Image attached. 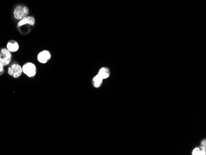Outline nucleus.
Masks as SVG:
<instances>
[{"instance_id":"nucleus-1","label":"nucleus","mask_w":206,"mask_h":155,"mask_svg":"<svg viewBox=\"0 0 206 155\" xmlns=\"http://www.w3.org/2000/svg\"><path fill=\"white\" fill-rule=\"evenodd\" d=\"M29 13V10L27 6H17L14 11V16L17 20H21L27 17Z\"/></svg>"},{"instance_id":"nucleus-2","label":"nucleus","mask_w":206,"mask_h":155,"mask_svg":"<svg viewBox=\"0 0 206 155\" xmlns=\"http://www.w3.org/2000/svg\"><path fill=\"white\" fill-rule=\"evenodd\" d=\"M36 66L31 63H26L22 67V72L30 77L35 76L36 74Z\"/></svg>"},{"instance_id":"nucleus-3","label":"nucleus","mask_w":206,"mask_h":155,"mask_svg":"<svg viewBox=\"0 0 206 155\" xmlns=\"http://www.w3.org/2000/svg\"><path fill=\"white\" fill-rule=\"evenodd\" d=\"M22 72V68L19 64H14L8 69V74L13 76L14 78H17L21 76Z\"/></svg>"},{"instance_id":"nucleus-4","label":"nucleus","mask_w":206,"mask_h":155,"mask_svg":"<svg viewBox=\"0 0 206 155\" xmlns=\"http://www.w3.org/2000/svg\"><path fill=\"white\" fill-rule=\"evenodd\" d=\"M51 54L48 51L44 50L40 52L38 55V60L40 63L42 64H44L47 63V61L50 60Z\"/></svg>"},{"instance_id":"nucleus-5","label":"nucleus","mask_w":206,"mask_h":155,"mask_svg":"<svg viewBox=\"0 0 206 155\" xmlns=\"http://www.w3.org/2000/svg\"><path fill=\"white\" fill-rule=\"evenodd\" d=\"M35 23V18L32 16H27L20 20V21L17 24V26H22L25 24H29L30 25H33Z\"/></svg>"},{"instance_id":"nucleus-6","label":"nucleus","mask_w":206,"mask_h":155,"mask_svg":"<svg viewBox=\"0 0 206 155\" xmlns=\"http://www.w3.org/2000/svg\"><path fill=\"white\" fill-rule=\"evenodd\" d=\"M19 46L17 41L12 40L8 43L7 44V49L10 52H16L19 49Z\"/></svg>"},{"instance_id":"nucleus-7","label":"nucleus","mask_w":206,"mask_h":155,"mask_svg":"<svg viewBox=\"0 0 206 155\" xmlns=\"http://www.w3.org/2000/svg\"><path fill=\"white\" fill-rule=\"evenodd\" d=\"M98 75L103 79H108L110 76V71L109 69L107 68H102L100 69L98 72Z\"/></svg>"},{"instance_id":"nucleus-8","label":"nucleus","mask_w":206,"mask_h":155,"mask_svg":"<svg viewBox=\"0 0 206 155\" xmlns=\"http://www.w3.org/2000/svg\"><path fill=\"white\" fill-rule=\"evenodd\" d=\"M1 54L4 58H5L6 60L11 61V53L8 49L3 48L1 50Z\"/></svg>"},{"instance_id":"nucleus-9","label":"nucleus","mask_w":206,"mask_h":155,"mask_svg":"<svg viewBox=\"0 0 206 155\" xmlns=\"http://www.w3.org/2000/svg\"><path fill=\"white\" fill-rule=\"evenodd\" d=\"M103 79L97 74L96 75L93 79V85L96 87V88H98L101 86L102 82Z\"/></svg>"},{"instance_id":"nucleus-10","label":"nucleus","mask_w":206,"mask_h":155,"mask_svg":"<svg viewBox=\"0 0 206 155\" xmlns=\"http://www.w3.org/2000/svg\"><path fill=\"white\" fill-rule=\"evenodd\" d=\"M10 62H11V61H10L6 60L5 58H4L2 56L1 53H0V64H2L3 66H7V65H8V64L10 63Z\"/></svg>"},{"instance_id":"nucleus-11","label":"nucleus","mask_w":206,"mask_h":155,"mask_svg":"<svg viewBox=\"0 0 206 155\" xmlns=\"http://www.w3.org/2000/svg\"><path fill=\"white\" fill-rule=\"evenodd\" d=\"M193 155H196V154H200V148H195L193 151Z\"/></svg>"},{"instance_id":"nucleus-12","label":"nucleus","mask_w":206,"mask_h":155,"mask_svg":"<svg viewBox=\"0 0 206 155\" xmlns=\"http://www.w3.org/2000/svg\"><path fill=\"white\" fill-rule=\"evenodd\" d=\"M3 66L2 64H0V72H2L3 71Z\"/></svg>"},{"instance_id":"nucleus-13","label":"nucleus","mask_w":206,"mask_h":155,"mask_svg":"<svg viewBox=\"0 0 206 155\" xmlns=\"http://www.w3.org/2000/svg\"><path fill=\"white\" fill-rule=\"evenodd\" d=\"M201 144H202V146H203V147H205V140H204L203 141H202Z\"/></svg>"}]
</instances>
